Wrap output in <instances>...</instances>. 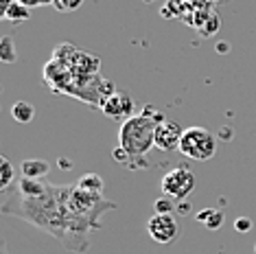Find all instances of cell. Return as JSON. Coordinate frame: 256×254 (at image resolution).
Returning <instances> with one entry per match:
<instances>
[{
  "instance_id": "1",
  "label": "cell",
  "mask_w": 256,
  "mask_h": 254,
  "mask_svg": "<svg viewBox=\"0 0 256 254\" xmlns=\"http://www.w3.org/2000/svg\"><path fill=\"white\" fill-rule=\"evenodd\" d=\"M68 188L70 184H50L22 176V180H16L11 188L2 190L4 200L0 210L55 236L66 250L77 254L88 252L90 234L101 226L68 208Z\"/></svg>"
},
{
  "instance_id": "20",
  "label": "cell",
  "mask_w": 256,
  "mask_h": 254,
  "mask_svg": "<svg viewBox=\"0 0 256 254\" xmlns=\"http://www.w3.org/2000/svg\"><path fill=\"white\" fill-rule=\"evenodd\" d=\"M11 2H14V0H0V16H4V11L9 9Z\"/></svg>"
},
{
  "instance_id": "7",
  "label": "cell",
  "mask_w": 256,
  "mask_h": 254,
  "mask_svg": "<svg viewBox=\"0 0 256 254\" xmlns=\"http://www.w3.org/2000/svg\"><path fill=\"white\" fill-rule=\"evenodd\" d=\"M101 110L106 112V116L110 118H123L127 120L130 116H134V99L130 96V92L125 90H116L114 94L106 96V101L101 103Z\"/></svg>"
},
{
  "instance_id": "22",
  "label": "cell",
  "mask_w": 256,
  "mask_h": 254,
  "mask_svg": "<svg viewBox=\"0 0 256 254\" xmlns=\"http://www.w3.org/2000/svg\"><path fill=\"white\" fill-rule=\"evenodd\" d=\"M254 252H256V246H254Z\"/></svg>"
},
{
  "instance_id": "5",
  "label": "cell",
  "mask_w": 256,
  "mask_h": 254,
  "mask_svg": "<svg viewBox=\"0 0 256 254\" xmlns=\"http://www.w3.org/2000/svg\"><path fill=\"white\" fill-rule=\"evenodd\" d=\"M160 190L166 198L176 200V202H184L190 193L195 190V176L188 166H176V169L166 171L160 180Z\"/></svg>"
},
{
  "instance_id": "14",
  "label": "cell",
  "mask_w": 256,
  "mask_h": 254,
  "mask_svg": "<svg viewBox=\"0 0 256 254\" xmlns=\"http://www.w3.org/2000/svg\"><path fill=\"white\" fill-rule=\"evenodd\" d=\"M16 173H14V164L9 162V158H0V188L2 190H7V188H11L16 184Z\"/></svg>"
},
{
  "instance_id": "21",
  "label": "cell",
  "mask_w": 256,
  "mask_h": 254,
  "mask_svg": "<svg viewBox=\"0 0 256 254\" xmlns=\"http://www.w3.org/2000/svg\"><path fill=\"white\" fill-rule=\"evenodd\" d=\"M188 210H190V206L186 204V200H184V202H180V212H188Z\"/></svg>"
},
{
  "instance_id": "10",
  "label": "cell",
  "mask_w": 256,
  "mask_h": 254,
  "mask_svg": "<svg viewBox=\"0 0 256 254\" xmlns=\"http://www.w3.org/2000/svg\"><path fill=\"white\" fill-rule=\"evenodd\" d=\"M2 18L9 20V22H14V24H22V22H26L28 18H31V9H28L26 4L18 2V0H14V2L9 4V9L4 11Z\"/></svg>"
},
{
  "instance_id": "17",
  "label": "cell",
  "mask_w": 256,
  "mask_h": 254,
  "mask_svg": "<svg viewBox=\"0 0 256 254\" xmlns=\"http://www.w3.org/2000/svg\"><path fill=\"white\" fill-rule=\"evenodd\" d=\"M81 4H84V0H55L53 7L62 14H68V11H77Z\"/></svg>"
},
{
  "instance_id": "8",
  "label": "cell",
  "mask_w": 256,
  "mask_h": 254,
  "mask_svg": "<svg viewBox=\"0 0 256 254\" xmlns=\"http://www.w3.org/2000/svg\"><path fill=\"white\" fill-rule=\"evenodd\" d=\"M182 136H184V130L180 123L162 120V123L156 127V147H158L160 152H176V149H180Z\"/></svg>"
},
{
  "instance_id": "11",
  "label": "cell",
  "mask_w": 256,
  "mask_h": 254,
  "mask_svg": "<svg viewBox=\"0 0 256 254\" xmlns=\"http://www.w3.org/2000/svg\"><path fill=\"white\" fill-rule=\"evenodd\" d=\"M197 222H202L206 228H210V230H219L221 226H224V212L221 210H214V208H204L197 212Z\"/></svg>"
},
{
  "instance_id": "6",
  "label": "cell",
  "mask_w": 256,
  "mask_h": 254,
  "mask_svg": "<svg viewBox=\"0 0 256 254\" xmlns=\"http://www.w3.org/2000/svg\"><path fill=\"white\" fill-rule=\"evenodd\" d=\"M147 232L156 244L168 246L180 236V226L173 215H160V212H156L147 224Z\"/></svg>"
},
{
  "instance_id": "3",
  "label": "cell",
  "mask_w": 256,
  "mask_h": 254,
  "mask_svg": "<svg viewBox=\"0 0 256 254\" xmlns=\"http://www.w3.org/2000/svg\"><path fill=\"white\" fill-rule=\"evenodd\" d=\"M68 208H70L74 215L88 219V222L101 226V217L106 215L108 210H114L116 204L110 202L103 193H90V190L77 186V184H70L68 188Z\"/></svg>"
},
{
  "instance_id": "15",
  "label": "cell",
  "mask_w": 256,
  "mask_h": 254,
  "mask_svg": "<svg viewBox=\"0 0 256 254\" xmlns=\"http://www.w3.org/2000/svg\"><path fill=\"white\" fill-rule=\"evenodd\" d=\"M0 60H2L4 64H14L16 60H18V50H16V44L9 36H4L2 42H0Z\"/></svg>"
},
{
  "instance_id": "4",
  "label": "cell",
  "mask_w": 256,
  "mask_h": 254,
  "mask_svg": "<svg viewBox=\"0 0 256 254\" xmlns=\"http://www.w3.org/2000/svg\"><path fill=\"white\" fill-rule=\"evenodd\" d=\"M178 152L190 160L204 162V160H210L217 154V140L206 127H188V130H184Z\"/></svg>"
},
{
  "instance_id": "16",
  "label": "cell",
  "mask_w": 256,
  "mask_h": 254,
  "mask_svg": "<svg viewBox=\"0 0 256 254\" xmlns=\"http://www.w3.org/2000/svg\"><path fill=\"white\" fill-rule=\"evenodd\" d=\"M154 210L160 212V215H173V210H176V200L166 198V195L164 198H158L154 204Z\"/></svg>"
},
{
  "instance_id": "23",
  "label": "cell",
  "mask_w": 256,
  "mask_h": 254,
  "mask_svg": "<svg viewBox=\"0 0 256 254\" xmlns=\"http://www.w3.org/2000/svg\"><path fill=\"white\" fill-rule=\"evenodd\" d=\"M144 2H149V0H144Z\"/></svg>"
},
{
  "instance_id": "13",
  "label": "cell",
  "mask_w": 256,
  "mask_h": 254,
  "mask_svg": "<svg viewBox=\"0 0 256 254\" xmlns=\"http://www.w3.org/2000/svg\"><path fill=\"white\" fill-rule=\"evenodd\" d=\"M77 186L90 190V193H103V178L98 173H86L77 180Z\"/></svg>"
},
{
  "instance_id": "19",
  "label": "cell",
  "mask_w": 256,
  "mask_h": 254,
  "mask_svg": "<svg viewBox=\"0 0 256 254\" xmlns=\"http://www.w3.org/2000/svg\"><path fill=\"white\" fill-rule=\"evenodd\" d=\"M18 2L26 4L28 9H33V7H46V4H53L55 0H18Z\"/></svg>"
},
{
  "instance_id": "12",
  "label": "cell",
  "mask_w": 256,
  "mask_h": 254,
  "mask_svg": "<svg viewBox=\"0 0 256 254\" xmlns=\"http://www.w3.org/2000/svg\"><path fill=\"white\" fill-rule=\"evenodd\" d=\"M11 116L18 120V123H31L33 116H36V108L26 101H18L11 108Z\"/></svg>"
},
{
  "instance_id": "18",
  "label": "cell",
  "mask_w": 256,
  "mask_h": 254,
  "mask_svg": "<svg viewBox=\"0 0 256 254\" xmlns=\"http://www.w3.org/2000/svg\"><path fill=\"white\" fill-rule=\"evenodd\" d=\"M234 228H236V232H248V230L252 228V219H248V217H238L236 222H234Z\"/></svg>"
},
{
  "instance_id": "2",
  "label": "cell",
  "mask_w": 256,
  "mask_h": 254,
  "mask_svg": "<svg viewBox=\"0 0 256 254\" xmlns=\"http://www.w3.org/2000/svg\"><path fill=\"white\" fill-rule=\"evenodd\" d=\"M162 120H166V118L147 106L142 114H134V116L120 123L118 147H123L130 154L132 162H136V160L142 162V158L147 156L149 149L156 147V127Z\"/></svg>"
},
{
  "instance_id": "9",
  "label": "cell",
  "mask_w": 256,
  "mask_h": 254,
  "mask_svg": "<svg viewBox=\"0 0 256 254\" xmlns=\"http://www.w3.org/2000/svg\"><path fill=\"white\" fill-rule=\"evenodd\" d=\"M50 171V164L46 162V160L42 158H28V160H22L20 164V173L24 178H33V180H42V178H46V173Z\"/></svg>"
}]
</instances>
